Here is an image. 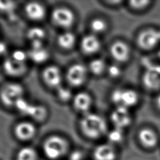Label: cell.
I'll use <instances>...</instances> for the list:
<instances>
[{"instance_id":"4316f807","label":"cell","mask_w":160,"mask_h":160,"mask_svg":"<svg viewBox=\"0 0 160 160\" xmlns=\"http://www.w3.org/2000/svg\"><path fill=\"white\" fill-rule=\"evenodd\" d=\"M123 130L115 128L108 134V139L112 143L121 142L123 139Z\"/></svg>"},{"instance_id":"7c38bea8","label":"cell","mask_w":160,"mask_h":160,"mask_svg":"<svg viewBox=\"0 0 160 160\" xmlns=\"http://www.w3.org/2000/svg\"><path fill=\"white\" fill-rule=\"evenodd\" d=\"M109 51L113 59L119 62H126L131 56L129 46L122 41L114 42L110 47Z\"/></svg>"},{"instance_id":"f1b7e54d","label":"cell","mask_w":160,"mask_h":160,"mask_svg":"<svg viewBox=\"0 0 160 160\" xmlns=\"http://www.w3.org/2000/svg\"><path fill=\"white\" fill-rule=\"evenodd\" d=\"M11 58L16 61L26 63V61L27 58H28V52L21 49H16L12 52Z\"/></svg>"},{"instance_id":"277c9868","label":"cell","mask_w":160,"mask_h":160,"mask_svg":"<svg viewBox=\"0 0 160 160\" xmlns=\"http://www.w3.org/2000/svg\"><path fill=\"white\" fill-rule=\"evenodd\" d=\"M111 101L116 106H123L130 109L139 101L138 93L132 89H115L111 94Z\"/></svg>"},{"instance_id":"ba28073f","label":"cell","mask_w":160,"mask_h":160,"mask_svg":"<svg viewBox=\"0 0 160 160\" xmlns=\"http://www.w3.org/2000/svg\"><path fill=\"white\" fill-rule=\"evenodd\" d=\"M51 19L56 26L64 29L68 28L74 22V14L67 8L59 7L52 11Z\"/></svg>"},{"instance_id":"d4e9b609","label":"cell","mask_w":160,"mask_h":160,"mask_svg":"<svg viewBox=\"0 0 160 160\" xmlns=\"http://www.w3.org/2000/svg\"><path fill=\"white\" fill-rule=\"evenodd\" d=\"M90 28L94 33L99 34L106 30L107 24L102 19L95 18L91 21L90 23Z\"/></svg>"},{"instance_id":"2e32d148","label":"cell","mask_w":160,"mask_h":160,"mask_svg":"<svg viewBox=\"0 0 160 160\" xmlns=\"http://www.w3.org/2000/svg\"><path fill=\"white\" fill-rule=\"evenodd\" d=\"M94 160H115L116 152L111 144H102L96 146L92 152Z\"/></svg>"},{"instance_id":"603a6c76","label":"cell","mask_w":160,"mask_h":160,"mask_svg":"<svg viewBox=\"0 0 160 160\" xmlns=\"http://www.w3.org/2000/svg\"><path fill=\"white\" fill-rule=\"evenodd\" d=\"M106 62L102 59L96 58L91 61L89 63V70L94 75L101 74L106 69Z\"/></svg>"},{"instance_id":"8992f818","label":"cell","mask_w":160,"mask_h":160,"mask_svg":"<svg viewBox=\"0 0 160 160\" xmlns=\"http://www.w3.org/2000/svg\"><path fill=\"white\" fill-rule=\"evenodd\" d=\"M24 88L21 84L17 82L5 84L1 92L2 102L6 106H14L21 98H23Z\"/></svg>"},{"instance_id":"5bb4252c","label":"cell","mask_w":160,"mask_h":160,"mask_svg":"<svg viewBox=\"0 0 160 160\" xmlns=\"http://www.w3.org/2000/svg\"><path fill=\"white\" fill-rule=\"evenodd\" d=\"M4 72L11 77H20L25 74L27 67L25 62L16 61L11 57L4 60L2 65Z\"/></svg>"},{"instance_id":"44dd1931","label":"cell","mask_w":160,"mask_h":160,"mask_svg":"<svg viewBox=\"0 0 160 160\" xmlns=\"http://www.w3.org/2000/svg\"><path fill=\"white\" fill-rule=\"evenodd\" d=\"M26 36L30 42H43L46 38V32L42 28L38 26H34L28 30Z\"/></svg>"},{"instance_id":"4dcf8cb0","label":"cell","mask_w":160,"mask_h":160,"mask_svg":"<svg viewBox=\"0 0 160 160\" xmlns=\"http://www.w3.org/2000/svg\"><path fill=\"white\" fill-rule=\"evenodd\" d=\"M154 103L156 109L160 112V92L156 96L154 100Z\"/></svg>"},{"instance_id":"3957f363","label":"cell","mask_w":160,"mask_h":160,"mask_svg":"<svg viewBox=\"0 0 160 160\" xmlns=\"http://www.w3.org/2000/svg\"><path fill=\"white\" fill-rule=\"evenodd\" d=\"M138 46L143 51H151L160 44V29L148 28L141 30L136 37Z\"/></svg>"},{"instance_id":"ffe728a7","label":"cell","mask_w":160,"mask_h":160,"mask_svg":"<svg viewBox=\"0 0 160 160\" xmlns=\"http://www.w3.org/2000/svg\"><path fill=\"white\" fill-rule=\"evenodd\" d=\"M28 58L35 63L40 64L45 62L49 56L48 52L43 47L41 48H31L28 52Z\"/></svg>"},{"instance_id":"1f68e13d","label":"cell","mask_w":160,"mask_h":160,"mask_svg":"<svg viewBox=\"0 0 160 160\" xmlns=\"http://www.w3.org/2000/svg\"><path fill=\"white\" fill-rule=\"evenodd\" d=\"M71 160H81V154L79 152L76 151L71 154Z\"/></svg>"},{"instance_id":"7a4b0ae2","label":"cell","mask_w":160,"mask_h":160,"mask_svg":"<svg viewBox=\"0 0 160 160\" xmlns=\"http://www.w3.org/2000/svg\"><path fill=\"white\" fill-rule=\"evenodd\" d=\"M69 150V143L64 138L52 135L47 138L42 144V151L47 158L57 160L63 157Z\"/></svg>"},{"instance_id":"484cf974","label":"cell","mask_w":160,"mask_h":160,"mask_svg":"<svg viewBox=\"0 0 160 160\" xmlns=\"http://www.w3.org/2000/svg\"><path fill=\"white\" fill-rule=\"evenodd\" d=\"M152 1H147V0H141V1H129V5L130 8L135 11H143L148 9Z\"/></svg>"},{"instance_id":"d6a6232c","label":"cell","mask_w":160,"mask_h":160,"mask_svg":"<svg viewBox=\"0 0 160 160\" xmlns=\"http://www.w3.org/2000/svg\"><path fill=\"white\" fill-rule=\"evenodd\" d=\"M157 56L160 59V48H159V49L157 51Z\"/></svg>"},{"instance_id":"9a60e30c","label":"cell","mask_w":160,"mask_h":160,"mask_svg":"<svg viewBox=\"0 0 160 160\" xmlns=\"http://www.w3.org/2000/svg\"><path fill=\"white\" fill-rule=\"evenodd\" d=\"M74 109L83 114L89 112L92 104L91 96L86 92H79L76 94L72 99Z\"/></svg>"},{"instance_id":"cb8c5ba5","label":"cell","mask_w":160,"mask_h":160,"mask_svg":"<svg viewBox=\"0 0 160 160\" xmlns=\"http://www.w3.org/2000/svg\"><path fill=\"white\" fill-rule=\"evenodd\" d=\"M47 114V109L44 106L34 105L30 116L34 120L41 122L46 118Z\"/></svg>"},{"instance_id":"9c48e42d","label":"cell","mask_w":160,"mask_h":160,"mask_svg":"<svg viewBox=\"0 0 160 160\" xmlns=\"http://www.w3.org/2000/svg\"><path fill=\"white\" fill-rule=\"evenodd\" d=\"M110 119L115 128L122 130L129 126L132 121L129 109L123 106H116L111 112Z\"/></svg>"},{"instance_id":"30bf717a","label":"cell","mask_w":160,"mask_h":160,"mask_svg":"<svg viewBox=\"0 0 160 160\" xmlns=\"http://www.w3.org/2000/svg\"><path fill=\"white\" fill-rule=\"evenodd\" d=\"M87 76V69L81 64H74L67 70L66 78L68 82L72 86H81Z\"/></svg>"},{"instance_id":"4fadbf2b","label":"cell","mask_w":160,"mask_h":160,"mask_svg":"<svg viewBox=\"0 0 160 160\" xmlns=\"http://www.w3.org/2000/svg\"><path fill=\"white\" fill-rule=\"evenodd\" d=\"M14 132L17 139L20 141H26L34 137L36 133V128L31 122L22 121L16 125Z\"/></svg>"},{"instance_id":"83f0119b","label":"cell","mask_w":160,"mask_h":160,"mask_svg":"<svg viewBox=\"0 0 160 160\" xmlns=\"http://www.w3.org/2000/svg\"><path fill=\"white\" fill-rule=\"evenodd\" d=\"M56 89L58 98L61 101L67 102L69 101L71 99H72L73 96H72V92L68 88L61 86Z\"/></svg>"},{"instance_id":"6da1fadb","label":"cell","mask_w":160,"mask_h":160,"mask_svg":"<svg viewBox=\"0 0 160 160\" xmlns=\"http://www.w3.org/2000/svg\"><path fill=\"white\" fill-rule=\"evenodd\" d=\"M79 126L82 133L91 139L101 138L106 134L108 130L106 122L102 117L89 112L82 116Z\"/></svg>"},{"instance_id":"52a82bcc","label":"cell","mask_w":160,"mask_h":160,"mask_svg":"<svg viewBox=\"0 0 160 160\" xmlns=\"http://www.w3.org/2000/svg\"><path fill=\"white\" fill-rule=\"evenodd\" d=\"M137 138L140 146L147 151L156 149L160 141L158 132L150 127H144L140 129L138 132Z\"/></svg>"},{"instance_id":"d6986e66","label":"cell","mask_w":160,"mask_h":160,"mask_svg":"<svg viewBox=\"0 0 160 160\" xmlns=\"http://www.w3.org/2000/svg\"><path fill=\"white\" fill-rule=\"evenodd\" d=\"M57 42L60 48L66 50L70 49L74 46L76 36L71 32L65 31L58 35Z\"/></svg>"},{"instance_id":"e0dca14e","label":"cell","mask_w":160,"mask_h":160,"mask_svg":"<svg viewBox=\"0 0 160 160\" xmlns=\"http://www.w3.org/2000/svg\"><path fill=\"white\" fill-rule=\"evenodd\" d=\"M101 48V42L95 34L85 35L81 41V48L86 54H93Z\"/></svg>"},{"instance_id":"ac0fdd59","label":"cell","mask_w":160,"mask_h":160,"mask_svg":"<svg viewBox=\"0 0 160 160\" xmlns=\"http://www.w3.org/2000/svg\"><path fill=\"white\" fill-rule=\"evenodd\" d=\"M24 11L27 17L32 21H40L42 19L46 14L44 7L36 2L28 3L25 6Z\"/></svg>"},{"instance_id":"f546056e","label":"cell","mask_w":160,"mask_h":160,"mask_svg":"<svg viewBox=\"0 0 160 160\" xmlns=\"http://www.w3.org/2000/svg\"><path fill=\"white\" fill-rule=\"evenodd\" d=\"M109 76L112 78H116L121 76L122 71L120 67L116 64H111L107 68Z\"/></svg>"},{"instance_id":"8fae6325","label":"cell","mask_w":160,"mask_h":160,"mask_svg":"<svg viewBox=\"0 0 160 160\" xmlns=\"http://www.w3.org/2000/svg\"><path fill=\"white\" fill-rule=\"evenodd\" d=\"M42 79L46 84L51 88H58L61 86L62 76L60 69L54 65L45 68L42 74Z\"/></svg>"},{"instance_id":"5b68a950","label":"cell","mask_w":160,"mask_h":160,"mask_svg":"<svg viewBox=\"0 0 160 160\" xmlns=\"http://www.w3.org/2000/svg\"><path fill=\"white\" fill-rule=\"evenodd\" d=\"M142 84L149 92L160 91V65L150 64L146 67L142 76Z\"/></svg>"},{"instance_id":"7402d4cb","label":"cell","mask_w":160,"mask_h":160,"mask_svg":"<svg viewBox=\"0 0 160 160\" xmlns=\"http://www.w3.org/2000/svg\"><path fill=\"white\" fill-rule=\"evenodd\" d=\"M38 154L34 149L31 147H24L17 152L16 160H37Z\"/></svg>"}]
</instances>
